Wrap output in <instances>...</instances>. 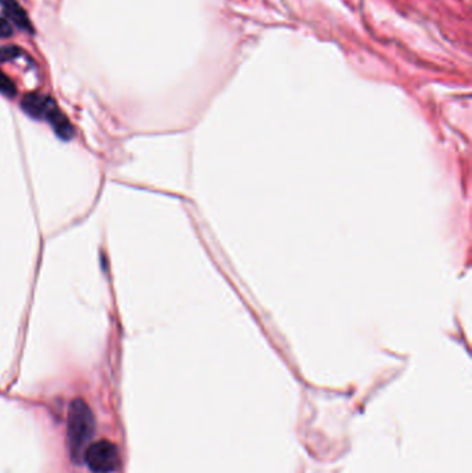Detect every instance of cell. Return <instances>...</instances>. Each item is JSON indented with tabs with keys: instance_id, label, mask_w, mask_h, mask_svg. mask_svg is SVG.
Returning <instances> with one entry per match:
<instances>
[{
	"instance_id": "cell-1",
	"label": "cell",
	"mask_w": 472,
	"mask_h": 473,
	"mask_svg": "<svg viewBox=\"0 0 472 473\" xmlns=\"http://www.w3.org/2000/svg\"><path fill=\"white\" fill-rule=\"evenodd\" d=\"M95 415L83 399H75L68 409V446L74 461H78L83 449L95 435Z\"/></svg>"
},
{
	"instance_id": "cell-2",
	"label": "cell",
	"mask_w": 472,
	"mask_h": 473,
	"mask_svg": "<svg viewBox=\"0 0 472 473\" xmlns=\"http://www.w3.org/2000/svg\"><path fill=\"white\" fill-rule=\"evenodd\" d=\"M88 467L96 473L114 472L119 465L117 446L110 440H102L90 444L83 456Z\"/></svg>"
},
{
	"instance_id": "cell-3",
	"label": "cell",
	"mask_w": 472,
	"mask_h": 473,
	"mask_svg": "<svg viewBox=\"0 0 472 473\" xmlns=\"http://www.w3.org/2000/svg\"><path fill=\"white\" fill-rule=\"evenodd\" d=\"M55 104V100L49 96L41 93H29L24 96L21 101V108L32 118L45 119L46 114Z\"/></svg>"
},
{
	"instance_id": "cell-4",
	"label": "cell",
	"mask_w": 472,
	"mask_h": 473,
	"mask_svg": "<svg viewBox=\"0 0 472 473\" xmlns=\"http://www.w3.org/2000/svg\"><path fill=\"white\" fill-rule=\"evenodd\" d=\"M0 6L3 7L4 14L8 18V21H11L20 29L34 34V27L31 24V20L27 11L20 6L17 0H0Z\"/></svg>"
},
{
	"instance_id": "cell-5",
	"label": "cell",
	"mask_w": 472,
	"mask_h": 473,
	"mask_svg": "<svg viewBox=\"0 0 472 473\" xmlns=\"http://www.w3.org/2000/svg\"><path fill=\"white\" fill-rule=\"evenodd\" d=\"M45 119H48V122L52 125V127L55 129V132L59 134L61 139L68 140L74 136V127H72L71 122L60 111L57 104H55L49 110V113L46 114Z\"/></svg>"
},
{
	"instance_id": "cell-6",
	"label": "cell",
	"mask_w": 472,
	"mask_h": 473,
	"mask_svg": "<svg viewBox=\"0 0 472 473\" xmlns=\"http://www.w3.org/2000/svg\"><path fill=\"white\" fill-rule=\"evenodd\" d=\"M0 93L8 99H13L17 94L15 83L1 71H0Z\"/></svg>"
},
{
	"instance_id": "cell-7",
	"label": "cell",
	"mask_w": 472,
	"mask_h": 473,
	"mask_svg": "<svg viewBox=\"0 0 472 473\" xmlns=\"http://www.w3.org/2000/svg\"><path fill=\"white\" fill-rule=\"evenodd\" d=\"M21 55H22V50L18 46H14V45L3 46L0 48V64L18 59Z\"/></svg>"
},
{
	"instance_id": "cell-8",
	"label": "cell",
	"mask_w": 472,
	"mask_h": 473,
	"mask_svg": "<svg viewBox=\"0 0 472 473\" xmlns=\"http://www.w3.org/2000/svg\"><path fill=\"white\" fill-rule=\"evenodd\" d=\"M14 34V28L11 25V22L7 18H0V38L6 39L13 36Z\"/></svg>"
}]
</instances>
